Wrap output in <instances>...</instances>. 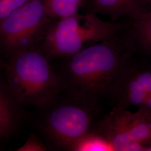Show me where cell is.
I'll use <instances>...</instances> for the list:
<instances>
[{"mask_svg": "<svg viewBox=\"0 0 151 151\" xmlns=\"http://www.w3.org/2000/svg\"><path fill=\"white\" fill-rule=\"evenodd\" d=\"M106 40L91 45L53 66L60 78L62 93L99 105L107 96L124 61L135 52L130 32H120Z\"/></svg>", "mask_w": 151, "mask_h": 151, "instance_id": "1", "label": "cell"}, {"mask_svg": "<svg viewBox=\"0 0 151 151\" xmlns=\"http://www.w3.org/2000/svg\"><path fill=\"white\" fill-rule=\"evenodd\" d=\"M3 74L12 95L25 109H43L62 93L53 65L39 48L21 51L5 59Z\"/></svg>", "mask_w": 151, "mask_h": 151, "instance_id": "2", "label": "cell"}, {"mask_svg": "<svg viewBox=\"0 0 151 151\" xmlns=\"http://www.w3.org/2000/svg\"><path fill=\"white\" fill-rule=\"evenodd\" d=\"M33 122L48 148L72 151L91 132L97 122L99 105L62 93L48 107L37 110Z\"/></svg>", "mask_w": 151, "mask_h": 151, "instance_id": "3", "label": "cell"}, {"mask_svg": "<svg viewBox=\"0 0 151 151\" xmlns=\"http://www.w3.org/2000/svg\"><path fill=\"white\" fill-rule=\"evenodd\" d=\"M116 22L104 21L92 13L79 12L51 22L39 49L50 61L70 57L122 32Z\"/></svg>", "mask_w": 151, "mask_h": 151, "instance_id": "4", "label": "cell"}, {"mask_svg": "<svg viewBox=\"0 0 151 151\" xmlns=\"http://www.w3.org/2000/svg\"><path fill=\"white\" fill-rule=\"evenodd\" d=\"M51 20L43 0H30L0 20V48L5 60L17 52L39 48Z\"/></svg>", "mask_w": 151, "mask_h": 151, "instance_id": "5", "label": "cell"}, {"mask_svg": "<svg viewBox=\"0 0 151 151\" xmlns=\"http://www.w3.org/2000/svg\"><path fill=\"white\" fill-rule=\"evenodd\" d=\"M93 130L103 136L113 151H151V114L140 109L113 108Z\"/></svg>", "mask_w": 151, "mask_h": 151, "instance_id": "6", "label": "cell"}, {"mask_svg": "<svg viewBox=\"0 0 151 151\" xmlns=\"http://www.w3.org/2000/svg\"><path fill=\"white\" fill-rule=\"evenodd\" d=\"M134 53L124 61L107 97L113 108L135 106L151 114V59L135 58Z\"/></svg>", "mask_w": 151, "mask_h": 151, "instance_id": "7", "label": "cell"}, {"mask_svg": "<svg viewBox=\"0 0 151 151\" xmlns=\"http://www.w3.org/2000/svg\"><path fill=\"white\" fill-rule=\"evenodd\" d=\"M30 120L25 109L13 96L0 71V139L9 138Z\"/></svg>", "mask_w": 151, "mask_h": 151, "instance_id": "8", "label": "cell"}, {"mask_svg": "<svg viewBox=\"0 0 151 151\" xmlns=\"http://www.w3.org/2000/svg\"><path fill=\"white\" fill-rule=\"evenodd\" d=\"M82 7L84 13L107 15L113 22L122 16L138 20L150 11L143 0H84Z\"/></svg>", "mask_w": 151, "mask_h": 151, "instance_id": "9", "label": "cell"}, {"mask_svg": "<svg viewBox=\"0 0 151 151\" xmlns=\"http://www.w3.org/2000/svg\"><path fill=\"white\" fill-rule=\"evenodd\" d=\"M130 33L133 38L135 50L151 59V11L138 20L133 21Z\"/></svg>", "mask_w": 151, "mask_h": 151, "instance_id": "10", "label": "cell"}, {"mask_svg": "<svg viewBox=\"0 0 151 151\" xmlns=\"http://www.w3.org/2000/svg\"><path fill=\"white\" fill-rule=\"evenodd\" d=\"M48 16L53 20L71 16L78 12L83 0H43Z\"/></svg>", "mask_w": 151, "mask_h": 151, "instance_id": "11", "label": "cell"}, {"mask_svg": "<svg viewBox=\"0 0 151 151\" xmlns=\"http://www.w3.org/2000/svg\"><path fill=\"white\" fill-rule=\"evenodd\" d=\"M72 151H113V149L103 136L92 130L76 143Z\"/></svg>", "mask_w": 151, "mask_h": 151, "instance_id": "12", "label": "cell"}, {"mask_svg": "<svg viewBox=\"0 0 151 151\" xmlns=\"http://www.w3.org/2000/svg\"><path fill=\"white\" fill-rule=\"evenodd\" d=\"M30 0H0V20L5 19Z\"/></svg>", "mask_w": 151, "mask_h": 151, "instance_id": "13", "label": "cell"}, {"mask_svg": "<svg viewBox=\"0 0 151 151\" xmlns=\"http://www.w3.org/2000/svg\"><path fill=\"white\" fill-rule=\"evenodd\" d=\"M47 149L44 142L40 140L37 136L32 134L24 145L18 151H45Z\"/></svg>", "mask_w": 151, "mask_h": 151, "instance_id": "14", "label": "cell"}, {"mask_svg": "<svg viewBox=\"0 0 151 151\" xmlns=\"http://www.w3.org/2000/svg\"><path fill=\"white\" fill-rule=\"evenodd\" d=\"M5 60L4 59L3 55L2 53L1 52V49L0 48V71L3 70L4 67V65H5Z\"/></svg>", "mask_w": 151, "mask_h": 151, "instance_id": "15", "label": "cell"}, {"mask_svg": "<svg viewBox=\"0 0 151 151\" xmlns=\"http://www.w3.org/2000/svg\"><path fill=\"white\" fill-rule=\"evenodd\" d=\"M143 1L147 7L151 11V0H143Z\"/></svg>", "mask_w": 151, "mask_h": 151, "instance_id": "16", "label": "cell"}, {"mask_svg": "<svg viewBox=\"0 0 151 151\" xmlns=\"http://www.w3.org/2000/svg\"><path fill=\"white\" fill-rule=\"evenodd\" d=\"M83 1H84V0H83Z\"/></svg>", "mask_w": 151, "mask_h": 151, "instance_id": "17", "label": "cell"}]
</instances>
